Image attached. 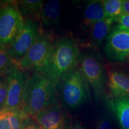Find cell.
<instances>
[{
  "instance_id": "obj_1",
  "label": "cell",
  "mask_w": 129,
  "mask_h": 129,
  "mask_svg": "<svg viewBox=\"0 0 129 129\" xmlns=\"http://www.w3.org/2000/svg\"><path fill=\"white\" fill-rule=\"evenodd\" d=\"M80 51L77 43L69 37L53 41L46 63L40 73L44 74L56 85L64 75L78 67Z\"/></svg>"
},
{
  "instance_id": "obj_2",
  "label": "cell",
  "mask_w": 129,
  "mask_h": 129,
  "mask_svg": "<svg viewBox=\"0 0 129 129\" xmlns=\"http://www.w3.org/2000/svg\"><path fill=\"white\" fill-rule=\"evenodd\" d=\"M59 104L56 85L44 74L34 72L29 76L23 94L22 110L29 117Z\"/></svg>"
},
{
  "instance_id": "obj_3",
  "label": "cell",
  "mask_w": 129,
  "mask_h": 129,
  "mask_svg": "<svg viewBox=\"0 0 129 129\" xmlns=\"http://www.w3.org/2000/svg\"><path fill=\"white\" fill-rule=\"evenodd\" d=\"M56 88L57 98L66 108H78L90 98L89 86L78 67L64 75Z\"/></svg>"
},
{
  "instance_id": "obj_4",
  "label": "cell",
  "mask_w": 129,
  "mask_h": 129,
  "mask_svg": "<svg viewBox=\"0 0 129 129\" xmlns=\"http://www.w3.org/2000/svg\"><path fill=\"white\" fill-rule=\"evenodd\" d=\"M78 67L88 86L92 89L95 98H102L105 92L106 77L104 64L99 54L94 52L80 54Z\"/></svg>"
},
{
  "instance_id": "obj_5",
  "label": "cell",
  "mask_w": 129,
  "mask_h": 129,
  "mask_svg": "<svg viewBox=\"0 0 129 129\" xmlns=\"http://www.w3.org/2000/svg\"><path fill=\"white\" fill-rule=\"evenodd\" d=\"M24 24L17 7V1H7L0 9V46L10 44L21 31Z\"/></svg>"
},
{
  "instance_id": "obj_6",
  "label": "cell",
  "mask_w": 129,
  "mask_h": 129,
  "mask_svg": "<svg viewBox=\"0 0 129 129\" xmlns=\"http://www.w3.org/2000/svg\"><path fill=\"white\" fill-rule=\"evenodd\" d=\"M53 42L50 35L42 33L25 56L18 62L19 69L40 73L50 53Z\"/></svg>"
},
{
  "instance_id": "obj_7",
  "label": "cell",
  "mask_w": 129,
  "mask_h": 129,
  "mask_svg": "<svg viewBox=\"0 0 129 129\" xmlns=\"http://www.w3.org/2000/svg\"><path fill=\"white\" fill-rule=\"evenodd\" d=\"M41 34L38 22L24 19V24L21 31L7 47L13 59L17 62L22 59Z\"/></svg>"
},
{
  "instance_id": "obj_8",
  "label": "cell",
  "mask_w": 129,
  "mask_h": 129,
  "mask_svg": "<svg viewBox=\"0 0 129 129\" xmlns=\"http://www.w3.org/2000/svg\"><path fill=\"white\" fill-rule=\"evenodd\" d=\"M105 55L111 62H123L129 56V30L117 25L112 28L104 47Z\"/></svg>"
},
{
  "instance_id": "obj_9",
  "label": "cell",
  "mask_w": 129,
  "mask_h": 129,
  "mask_svg": "<svg viewBox=\"0 0 129 129\" xmlns=\"http://www.w3.org/2000/svg\"><path fill=\"white\" fill-rule=\"evenodd\" d=\"M7 77L8 93L3 108L22 110L24 91L29 75L24 71L17 68L10 73Z\"/></svg>"
},
{
  "instance_id": "obj_10",
  "label": "cell",
  "mask_w": 129,
  "mask_h": 129,
  "mask_svg": "<svg viewBox=\"0 0 129 129\" xmlns=\"http://www.w3.org/2000/svg\"><path fill=\"white\" fill-rule=\"evenodd\" d=\"M43 129H71L70 118L60 104L51 106L33 117Z\"/></svg>"
},
{
  "instance_id": "obj_11",
  "label": "cell",
  "mask_w": 129,
  "mask_h": 129,
  "mask_svg": "<svg viewBox=\"0 0 129 129\" xmlns=\"http://www.w3.org/2000/svg\"><path fill=\"white\" fill-rule=\"evenodd\" d=\"M108 84L112 98L129 97V75L119 71L109 72Z\"/></svg>"
},
{
  "instance_id": "obj_12",
  "label": "cell",
  "mask_w": 129,
  "mask_h": 129,
  "mask_svg": "<svg viewBox=\"0 0 129 129\" xmlns=\"http://www.w3.org/2000/svg\"><path fill=\"white\" fill-rule=\"evenodd\" d=\"M108 104L122 129H129V97L111 98Z\"/></svg>"
},
{
  "instance_id": "obj_13",
  "label": "cell",
  "mask_w": 129,
  "mask_h": 129,
  "mask_svg": "<svg viewBox=\"0 0 129 129\" xmlns=\"http://www.w3.org/2000/svg\"><path fill=\"white\" fill-rule=\"evenodd\" d=\"M29 117L22 110L0 109V129H20L23 121Z\"/></svg>"
},
{
  "instance_id": "obj_14",
  "label": "cell",
  "mask_w": 129,
  "mask_h": 129,
  "mask_svg": "<svg viewBox=\"0 0 129 129\" xmlns=\"http://www.w3.org/2000/svg\"><path fill=\"white\" fill-rule=\"evenodd\" d=\"M114 22L112 19L106 18L90 26V42L91 46L96 47L101 46L112 29Z\"/></svg>"
},
{
  "instance_id": "obj_15",
  "label": "cell",
  "mask_w": 129,
  "mask_h": 129,
  "mask_svg": "<svg viewBox=\"0 0 129 129\" xmlns=\"http://www.w3.org/2000/svg\"><path fill=\"white\" fill-rule=\"evenodd\" d=\"M44 1L41 0L17 1V7L24 19H30L38 22L41 20Z\"/></svg>"
},
{
  "instance_id": "obj_16",
  "label": "cell",
  "mask_w": 129,
  "mask_h": 129,
  "mask_svg": "<svg viewBox=\"0 0 129 129\" xmlns=\"http://www.w3.org/2000/svg\"><path fill=\"white\" fill-rule=\"evenodd\" d=\"M107 18L103 4V1H91L87 4L84 13V22L90 26L95 22Z\"/></svg>"
},
{
  "instance_id": "obj_17",
  "label": "cell",
  "mask_w": 129,
  "mask_h": 129,
  "mask_svg": "<svg viewBox=\"0 0 129 129\" xmlns=\"http://www.w3.org/2000/svg\"><path fill=\"white\" fill-rule=\"evenodd\" d=\"M61 5L59 1L50 0L43 6L41 20L45 26L57 25L60 19Z\"/></svg>"
},
{
  "instance_id": "obj_18",
  "label": "cell",
  "mask_w": 129,
  "mask_h": 129,
  "mask_svg": "<svg viewBox=\"0 0 129 129\" xmlns=\"http://www.w3.org/2000/svg\"><path fill=\"white\" fill-rule=\"evenodd\" d=\"M17 68L18 62L10 56L7 46H0V77L8 75Z\"/></svg>"
},
{
  "instance_id": "obj_19",
  "label": "cell",
  "mask_w": 129,
  "mask_h": 129,
  "mask_svg": "<svg viewBox=\"0 0 129 129\" xmlns=\"http://www.w3.org/2000/svg\"><path fill=\"white\" fill-rule=\"evenodd\" d=\"M103 4L107 18L114 21L122 14L123 0H104Z\"/></svg>"
},
{
  "instance_id": "obj_20",
  "label": "cell",
  "mask_w": 129,
  "mask_h": 129,
  "mask_svg": "<svg viewBox=\"0 0 129 129\" xmlns=\"http://www.w3.org/2000/svg\"><path fill=\"white\" fill-rule=\"evenodd\" d=\"M8 88H9V81L8 77H0V109L4 106L7 99Z\"/></svg>"
},
{
  "instance_id": "obj_21",
  "label": "cell",
  "mask_w": 129,
  "mask_h": 129,
  "mask_svg": "<svg viewBox=\"0 0 129 129\" xmlns=\"http://www.w3.org/2000/svg\"><path fill=\"white\" fill-rule=\"evenodd\" d=\"M20 129H43L39 124L30 117H28L23 121Z\"/></svg>"
},
{
  "instance_id": "obj_22",
  "label": "cell",
  "mask_w": 129,
  "mask_h": 129,
  "mask_svg": "<svg viewBox=\"0 0 129 129\" xmlns=\"http://www.w3.org/2000/svg\"><path fill=\"white\" fill-rule=\"evenodd\" d=\"M114 22L118 23V25L122 28L129 30V14H122L114 20Z\"/></svg>"
},
{
  "instance_id": "obj_23",
  "label": "cell",
  "mask_w": 129,
  "mask_h": 129,
  "mask_svg": "<svg viewBox=\"0 0 129 129\" xmlns=\"http://www.w3.org/2000/svg\"><path fill=\"white\" fill-rule=\"evenodd\" d=\"M96 129H112L111 121L107 118H102L97 123Z\"/></svg>"
},
{
  "instance_id": "obj_24",
  "label": "cell",
  "mask_w": 129,
  "mask_h": 129,
  "mask_svg": "<svg viewBox=\"0 0 129 129\" xmlns=\"http://www.w3.org/2000/svg\"><path fill=\"white\" fill-rule=\"evenodd\" d=\"M122 14H129V0H124V1H123Z\"/></svg>"
},
{
  "instance_id": "obj_25",
  "label": "cell",
  "mask_w": 129,
  "mask_h": 129,
  "mask_svg": "<svg viewBox=\"0 0 129 129\" xmlns=\"http://www.w3.org/2000/svg\"><path fill=\"white\" fill-rule=\"evenodd\" d=\"M71 129H84V128L80 123H75L72 125Z\"/></svg>"
},
{
  "instance_id": "obj_26",
  "label": "cell",
  "mask_w": 129,
  "mask_h": 129,
  "mask_svg": "<svg viewBox=\"0 0 129 129\" xmlns=\"http://www.w3.org/2000/svg\"><path fill=\"white\" fill-rule=\"evenodd\" d=\"M7 3V1H0V9L3 7Z\"/></svg>"
}]
</instances>
